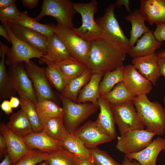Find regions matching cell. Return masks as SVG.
<instances>
[{
	"label": "cell",
	"instance_id": "55",
	"mask_svg": "<svg viewBox=\"0 0 165 165\" xmlns=\"http://www.w3.org/2000/svg\"><path fill=\"white\" fill-rule=\"evenodd\" d=\"M38 165H47L44 162H43L39 164Z\"/></svg>",
	"mask_w": 165,
	"mask_h": 165
},
{
	"label": "cell",
	"instance_id": "25",
	"mask_svg": "<svg viewBox=\"0 0 165 165\" xmlns=\"http://www.w3.org/2000/svg\"><path fill=\"white\" fill-rule=\"evenodd\" d=\"M104 74L103 73L92 74L89 81L80 91L77 103L90 102L98 105V99L100 96L99 86Z\"/></svg>",
	"mask_w": 165,
	"mask_h": 165
},
{
	"label": "cell",
	"instance_id": "54",
	"mask_svg": "<svg viewBox=\"0 0 165 165\" xmlns=\"http://www.w3.org/2000/svg\"><path fill=\"white\" fill-rule=\"evenodd\" d=\"M157 56L159 57H165V51H162L157 53Z\"/></svg>",
	"mask_w": 165,
	"mask_h": 165
},
{
	"label": "cell",
	"instance_id": "41",
	"mask_svg": "<svg viewBox=\"0 0 165 165\" xmlns=\"http://www.w3.org/2000/svg\"><path fill=\"white\" fill-rule=\"evenodd\" d=\"M20 14L15 4L6 8L0 9V20H15Z\"/></svg>",
	"mask_w": 165,
	"mask_h": 165
},
{
	"label": "cell",
	"instance_id": "38",
	"mask_svg": "<svg viewBox=\"0 0 165 165\" xmlns=\"http://www.w3.org/2000/svg\"><path fill=\"white\" fill-rule=\"evenodd\" d=\"M47 65L46 68L47 77L51 84L59 92L62 93L67 81L60 69L54 63L46 61Z\"/></svg>",
	"mask_w": 165,
	"mask_h": 165
},
{
	"label": "cell",
	"instance_id": "12",
	"mask_svg": "<svg viewBox=\"0 0 165 165\" xmlns=\"http://www.w3.org/2000/svg\"><path fill=\"white\" fill-rule=\"evenodd\" d=\"M12 85L17 94L26 96L35 104L38 102L37 94L24 63L9 66L7 72Z\"/></svg>",
	"mask_w": 165,
	"mask_h": 165
},
{
	"label": "cell",
	"instance_id": "43",
	"mask_svg": "<svg viewBox=\"0 0 165 165\" xmlns=\"http://www.w3.org/2000/svg\"><path fill=\"white\" fill-rule=\"evenodd\" d=\"M8 154L7 146L4 137L0 134V156H5Z\"/></svg>",
	"mask_w": 165,
	"mask_h": 165
},
{
	"label": "cell",
	"instance_id": "52",
	"mask_svg": "<svg viewBox=\"0 0 165 165\" xmlns=\"http://www.w3.org/2000/svg\"><path fill=\"white\" fill-rule=\"evenodd\" d=\"M0 165H12V162L8 154L5 156Z\"/></svg>",
	"mask_w": 165,
	"mask_h": 165
},
{
	"label": "cell",
	"instance_id": "5",
	"mask_svg": "<svg viewBox=\"0 0 165 165\" xmlns=\"http://www.w3.org/2000/svg\"><path fill=\"white\" fill-rule=\"evenodd\" d=\"M98 5L96 0H92L88 3H74V9L81 15L82 23L80 27H74L71 30L88 42L102 38L101 29L94 19V14L97 11Z\"/></svg>",
	"mask_w": 165,
	"mask_h": 165
},
{
	"label": "cell",
	"instance_id": "23",
	"mask_svg": "<svg viewBox=\"0 0 165 165\" xmlns=\"http://www.w3.org/2000/svg\"><path fill=\"white\" fill-rule=\"evenodd\" d=\"M162 44V42L156 39L152 31L150 30L137 40L136 45L132 47L128 54L134 58L155 53Z\"/></svg>",
	"mask_w": 165,
	"mask_h": 165
},
{
	"label": "cell",
	"instance_id": "1",
	"mask_svg": "<svg viewBox=\"0 0 165 165\" xmlns=\"http://www.w3.org/2000/svg\"><path fill=\"white\" fill-rule=\"evenodd\" d=\"M90 42L86 66L92 74L113 71L123 66L126 54L101 38Z\"/></svg>",
	"mask_w": 165,
	"mask_h": 165
},
{
	"label": "cell",
	"instance_id": "11",
	"mask_svg": "<svg viewBox=\"0 0 165 165\" xmlns=\"http://www.w3.org/2000/svg\"><path fill=\"white\" fill-rule=\"evenodd\" d=\"M24 65L36 91L38 102L49 100L56 103L57 100L46 76V68L40 67L31 61Z\"/></svg>",
	"mask_w": 165,
	"mask_h": 165
},
{
	"label": "cell",
	"instance_id": "35",
	"mask_svg": "<svg viewBox=\"0 0 165 165\" xmlns=\"http://www.w3.org/2000/svg\"><path fill=\"white\" fill-rule=\"evenodd\" d=\"M21 109L25 114L32 127L33 132H42L43 127L41 124L35 104L24 95L19 94Z\"/></svg>",
	"mask_w": 165,
	"mask_h": 165
},
{
	"label": "cell",
	"instance_id": "33",
	"mask_svg": "<svg viewBox=\"0 0 165 165\" xmlns=\"http://www.w3.org/2000/svg\"><path fill=\"white\" fill-rule=\"evenodd\" d=\"M62 146L81 160L92 159L89 148L73 134L68 135L61 141Z\"/></svg>",
	"mask_w": 165,
	"mask_h": 165
},
{
	"label": "cell",
	"instance_id": "6",
	"mask_svg": "<svg viewBox=\"0 0 165 165\" xmlns=\"http://www.w3.org/2000/svg\"><path fill=\"white\" fill-rule=\"evenodd\" d=\"M10 38L12 46L8 48L5 63L9 66L21 63H28L30 59H40L44 54L33 48L17 38L12 31L8 22L0 20Z\"/></svg>",
	"mask_w": 165,
	"mask_h": 165
},
{
	"label": "cell",
	"instance_id": "48",
	"mask_svg": "<svg viewBox=\"0 0 165 165\" xmlns=\"http://www.w3.org/2000/svg\"><path fill=\"white\" fill-rule=\"evenodd\" d=\"M16 0H0V9L5 8L15 4Z\"/></svg>",
	"mask_w": 165,
	"mask_h": 165
},
{
	"label": "cell",
	"instance_id": "24",
	"mask_svg": "<svg viewBox=\"0 0 165 165\" xmlns=\"http://www.w3.org/2000/svg\"><path fill=\"white\" fill-rule=\"evenodd\" d=\"M9 47L0 41V101L14 96L16 92L13 87L5 64V57Z\"/></svg>",
	"mask_w": 165,
	"mask_h": 165
},
{
	"label": "cell",
	"instance_id": "44",
	"mask_svg": "<svg viewBox=\"0 0 165 165\" xmlns=\"http://www.w3.org/2000/svg\"><path fill=\"white\" fill-rule=\"evenodd\" d=\"M2 110L7 115H9L13 113L12 108L10 105L9 101L5 100L3 101L0 105Z\"/></svg>",
	"mask_w": 165,
	"mask_h": 165
},
{
	"label": "cell",
	"instance_id": "31",
	"mask_svg": "<svg viewBox=\"0 0 165 165\" xmlns=\"http://www.w3.org/2000/svg\"><path fill=\"white\" fill-rule=\"evenodd\" d=\"M92 75L91 72L88 68L80 75L69 81L61 94L76 102L80 91L89 81Z\"/></svg>",
	"mask_w": 165,
	"mask_h": 165
},
{
	"label": "cell",
	"instance_id": "3",
	"mask_svg": "<svg viewBox=\"0 0 165 165\" xmlns=\"http://www.w3.org/2000/svg\"><path fill=\"white\" fill-rule=\"evenodd\" d=\"M115 7L114 4H111L106 9L104 15L96 21L101 29L102 38L119 50L128 53L132 47L115 16Z\"/></svg>",
	"mask_w": 165,
	"mask_h": 165
},
{
	"label": "cell",
	"instance_id": "49",
	"mask_svg": "<svg viewBox=\"0 0 165 165\" xmlns=\"http://www.w3.org/2000/svg\"><path fill=\"white\" fill-rule=\"evenodd\" d=\"M121 165H141L137 161L133 159L129 158L125 156Z\"/></svg>",
	"mask_w": 165,
	"mask_h": 165
},
{
	"label": "cell",
	"instance_id": "32",
	"mask_svg": "<svg viewBox=\"0 0 165 165\" xmlns=\"http://www.w3.org/2000/svg\"><path fill=\"white\" fill-rule=\"evenodd\" d=\"M82 160L62 146L49 153L44 162L47 165H80Z\"/></svg>",
	"mask_w": 165,
	"mask_h": 165
},
{
	"label": "cell",
	"instance_id": "28",
	"mask_svg": "<svg viewBox=\"0 0 165 165\" xmlns=\"http://www.w3.org/2000/svg\"><path fill=\"white\" fill-rule=\"evenodd\" d=\"M6 125L13 133L23 138L33 132L28 118L21 109L11 115Z\"/></svg>",
	"mask_w": 165,
	"mask_h": 165
},
{
	"label": "cell",
	"instance_id": "53",
	"mask_svg": "<svg viewBox=\"0 0 165 165\" xmlns=\"http://www.w3.org/2000/svg\"><path fill=\"white\" fill-rule=\"evenodd\" d=\"M80 165H96L92 159H86L82 160Z\"/></svg>",
	"mask_w": 165,
	"mask_h": 165
},
{
	"label": "cell",
	"instance_id": "37",
	"mask_svg": "<svg viewBox=\"0 0 165 165\" xmlns=\"http://www.w3.org/2000/svg\"><path fill=\"white\" fill-rule=\"evenodd\" d=\"M42 131L52 139L60 141L63 140L69 133L65 127L63 116L49 120L43 127Z\"/></svg>",
	"mask_w": 165,
	"mask_h": 165
},
{
	"label": "cell",
	"instance_id": "47",
	"mask_svg": "<svg viewBox=\"0 0 165 165\" xmlns=\"http://www.w3.org/2000/svg\"><path fill=\"white\" fill-rule=\"evenodd\" d=\"M21 1L24 6L29 9L35 8L38 3V0H21Z\"/></svg>",
	"mask_w": 165,
	"mask_h": 165
},
{
	"label": "cell",
	"instance_id": "40",
	"mask_svg": "<svg viewBox=\"0 0 165 165\" xmlns=\"http://www.w3.org/2000/svg\"><path fill=\"white\" fill-rule=\"evenodd\" d=\"M89 149L92 160L96 165H121L106 152L97 147Z\"/></svg>",
	"mask_w": 165,
	"mask_h": 165
},
{
	"label": "cell",
	"instance_id": "16",
	"mask_svg": "<svg viewBox=\"0 0 165 165\" xmlns=\"http://www.w3.org/2000/svg\"><path fill=\"white\" fill-rule=\"evenodd\" d=\"M0 134L5 138L7 145L8 154L12 165H15L24 155L30 150L25 144L23 138L13 133L3 122L0 124Z\"/></svg>",
	"mask_w": 165,
	"mask_h": 165
},
{
	"label": "cell",
	"instance_id": "39",
	"mask_svg": "<svg viewBox=\"0 0 165 165\" xmlns=\"http://www.w3.org/2000/svg\"><path fill=\"white\" fill-rule=\"evenodd\" d=\"M49 153L37 149H31L15 165H36L44 162Z\"/></svg>",
	"mask_w": 165,
	"mask_h": 165
},
{
	"label": "cell",
	"instance_id": "19",
	"mask_svg": "<svg viewBox=\"0 0 165 165\" xmlns=\"http://www.w3.org/2000/svg\"><path fill=\"white\" fill-rule=\"evenodd\" d=\"M98 102L100 112L95 123L104 133L115 139L117 136L116 123L110 104L101 96Z\"/></svg>",
	"mask_w": 165,
	"mask_h": 165
},
{
	"label": "cell",
	"instance_id": "9",
	"mask_svg": "<svg viewBox=\"0 0 165 165\" xmlns=\"http://www.w3.org/2000/svg\"><path fill=\"white\" fill-rule=\"evenodd\" d=\"M156 135L145 129L130 130L117 137L116 147L125 155L137 153L147 147Z\"/></svg>",
	"mask_w": 165,
	"mask_h": 165
},
{
	"label": "cell",
	"instance_id": "36",
	"mask_svg": "<svg viewBox=\"0 0 165 165\" xmlns=\"http://www.w3.org/2000/svg\"><path fill=\"white\" fill-rule=\"evenodd\" d=\"M125 67L123 65L115 70L104 74L99 86L100 96H105L110 92L116 84L123 81Z\"/></svg>",
	"mask_w": 165,
	"mask_h": 165
},
{
	"label": "cell",
	"instance_id": "46",
	"mask_svg": "<svg viewBox=\"0 0 165 165\" xmlns=\"http://www.w3.org/2000/svg\"><path fill=\"white\" fill-rule=\"evenodd\" d=\"M158 64L161 75L165 77V57H158Z\"/></svg>",
	"mask_w": 165,
	"mask_h": 165
},
{
	"label": "cell",
	"instance_id": "42",
	"mask_svg": "<svg viewBox=\"0 0 165 165\" xmlns=\"http://www.w3.org/2000/svg\"><path fill=\"white\" fill-rule=\"evenodd\" d=\"M153 34L158 41H165V24L157 25Z\"/></svg>",
	"mask_w": 165,
	"mask_h": 165
},
{
	"label": "cell",
	"instance_id": "4",
	"mask_svg": "<svg viewBox=\"0 0 165 165\" xmlns=\"http://www.w3.org/2000/svg\"><path fill=\"white\" fill-rule=\"evenodd\" d=\"M58 96L63 104L64 124L68 132L73 134L80 125L99 108L98 105L87 102L78 103L64 96Z\"/></svg>",
	"mask_w": 165,
	"mask_h": 165
},
{
	"label": "cell",
	"instance_id": "14",
	"mask_svg": "<svg viewBox=\"0 0 165 165\" xmlns=\"http://www.w3.org/2000/svg\"><path fill=\"white\" fill-rule=\"evenodd\" d=\"M123 82L129 91L136 97L147 95L152 89V83L141 75L133 65L125 66Z\"/></svg>",
	"mask_w": 165,
	"mask_h": 165
},
{
	"label": "cell",
	"instance_id": "30",
	"mask_svg": "<svg viewBox=\"0 0 165 165\" xmlns=\"http://www.w3.org/2000/svg\"><path fill=\"white\" fill-rule=\"evenodd\" d=\"M54 63L62 73L67 82L80 75L88 69L86 64L72 57Z\"/></svg>",
	"mask_w": 165,
	"mask_h": 165
},
{
	"label": "cell",
	"instance_id": "21",
	"mask_svg": "<svg viewBox=\"0 0 165 165\" xmlns=\"http://www.w3.org/2000/svg\"><path fill=\"white\" fill-rule=\"evenodd\" d=\"M162 151H165V138L158 137L141 151L125 156L136 160L141 165H156L157 157Z\"/></svg>",
	"mask_w": 165,
	"mask_h": 165
},
{
	"label": "cell",
	"instance_id": "17",
	"mask_svg": "<svg viewBox=\"0 0 165 165\" xmlns=\"http://www.w3.org/2000/svg\"><path fill=\"white\" fill-rule=\"evenodd\" d=\"M141 15L150 25L165 24V0H141Z\"/></svg>",
	"mask_w": 165,
	"mask_h": 165
},
{
	"label": "cell",
	"instance_id": "18",
	"mask_svg": "<svg viewBox=\"0 0 165 165\" xmlns=\"http://www.w3.org/2000/svg\"><path fill=\"white\" fill-rule=\"evenodd\" d=\"M157 54L133 58L131 62L140 74L153 85H156L161 75Z\"/></svg>",
	"mask_w": 165,
	"mask_h": 165
},
{
	"label": "cell",
	"instance_id": "2",
	"mask_svg": "<svg viewBox=\"0 0 165 165\" xmlns=\"http://www.w3.org/2000/svg\"><path fill=\"white\" fill-rule=\"evenodd\" d=\"M138 116L148 131L156 135L165 132V109L157 101L152 102L147 95L136 96L133 101Z\"/></svg>",
	"mask_w": 165,
	"mask_h": 165
},
{
	"label": "cell",
	"instance_id": "29",
	"mask_svg": "<svg viewBox=\"0 0 165 165\" xmlns=\"http://www.w3.org/2000/svg\"><path fill=\"white\" fill-rule=\"evenodd\" d=\"M125 19L130 21L131 24L130 37L129 40L132 47L142 35L150 30L145 25V20L140 14L139 9H134L131 13L126 16Z\"/></svg>",
	"mask_w": 165,
	"mask_h": 165
},
{
	"label": "cell",
	"instance_id": "15",
	"mask_svg": "<svg viewBox=\"0 0 165 165\" xmlns=\"http://www.w3.org/2000/svg\"><path fill=\"white\" fill-rule=\"evenodd\" d=\"M7 22L12 31L17 38L44 55L46 54L47 37L14 23Z\"/></svg>",
	"mask_w": 165,
	"mask_h": 165
},
{
	"label": "cell",
	"instance_id": "26",
	"mask_svg": "<svg viewBox=\"0 0 165 165\" xmlns=\"http://www.w3.org/2000/svg\"><path fill=\"white\" fill-rule=\"evenodd\" d=\"M3 20L14 23L39 32L47 37L54 33L56 26L53 23L44 24L40 23L35 18L29 17L27 11L20 12V16L15 20Z\"/></svg>",
	"mask_w": 165,
	"mask_h": 165
},
{
	"label": "cell",
	"instance_id": "34",
	"mask_svg": "<svg viewBox=\"0 0 165 165\" xmlns=\"http://www.w3.org/2000/svg\"><path fill=\"white\" fill-rule=\"evenodd\" d=\"M103 97L110 104L116 105L133 101L136 97L127 89L123 81L116 84Z\"/></svg>",
	"mask_w": 165,
	"mask_h": 165
},
{
	"label": "cell",
	"instance_id": "27",
	"mask_svg": "<svg viewBox=\"0 0 165 165\" xmlns=\"http://www.w3.org/2000/svg\"><path fill=\"white\" fill-rule=\"evenodd\" d=\"M35 105L43 129L47 122L51 119L63 116V108L51 100H44L37 102Z\"/></svg>",
	"mask_w": 165,
	"mask_h": 165
},
{
	"label": "cell",
	"instance_id": "13",
	"mask_svg": "<svg viewBox=\"0 0 165 165\" xmlns=\"http://www.w3.org/2000/svg\"><path fill=\"white\" fill-rule=\"evenodd\" d=\"M78 137L88 148L97 147L113 139L101 130L94 121L89 120L80 126L73 134Z\"/></svg>",
	"mask_w": 165,
	"mask_h": 165
},
{
	"label": "cell",
	"instance_id": "8",
	"mask_svg": "<svg viewBox=\"0 0 165 165\" xmlns=\"http://www.w3.org/2000/svg\"><path fill=\"white\" fill-rule=\"evenodd\" d=\"M54 33L64 43L71 56L86 65L90 54V42L83 39L71 29L58 22Z\"/></svg>",
	"mask_w": 165,
	"mask_h": 165
},
{
	"label": "cell",
	"instance_id": "20",
	"mask_svg": "<svg viewBox=\"0 0 165 165\" xmlns=\"http://www.w3.org/2000/svg\"><path fill=\"white\" fill-rule=\"evenodd\" d=\"M46 48V53L39 61L40 64L46 61L58 62L72 57L64 43L55 33L47 37Z\"/></svg>",
	"mask_w": 165,
	"mask_h": 165
},
{
	"label": "cell",
	"instance_id": "56",
	"mask_svg": "<svg viewBox=\"0 0 165 165\" xmlns=\"http://www.w3.org/2000/svg\"><path fill=\"white\" fill-rule=\"evenodd\" d=\"M163 101H164V102L165 103V97H164V99H163Z\"/></svg>",
	"mask_w": 165,
	"mask_h": 165
},
{
	"label": "cell",
	"instance_id": "7",
	"mask_svg": "<svg viewBox=\"0 0 165 165\" xmlns=\"http://www.w3.org/2000/svg\"><path fill=\"white\" fill-rule=\"evenodd\" d=\"M74 5L68 0H44L40 13L35 19L38 21L45 16H51L57 22L72 29L74 28L73 19L77 13Z\"/></svg>",
	"mask_w": 165,
	"mask_h": 165
},
{
	"label": "cell",
	"instance_id": "51",
	"mask_svg": "<svg viewBox=\"0 0 165 165\" xmlns=\"http://www.w3.org/2000/svg\"><path fill=\"white\" fill-rule=\"evenodd\" d=\"M0 35L4 38L9 43L11 41L8 33L3 25H0Z\"/></svg>",
	"mask_w": 165,
	"mask_h": 165
},
{
	"label": "cell",
	"instance_id": "22",
	"mask_svg": "<svg viewBox=\"0 0 165 165\" xmlns=\"http://www.w3.org/2000/svg\"><path fill=\"white\" fill-rule=\"evenodd\" d=\"M23 139L30 150L37 149L50 153L62 147L61 141L52 139L43 131L32 132Z\"/></svg>",
	"mask_w": 165,
	"mask_h": 165
},
{
	"label": "cell",
	"instance_id": "50",
	"mask_svg": "<svg viewBox=\"0 0 165 165\" xmlns=\"http://www.w3.org/2000/svg\"><path fill=\"white\" fill-rule=\"evenodd\" d=\"M10 103L12 108H16L20 105V100L17 97L12 96L10 98Z\"/></svg>",
	"mask_w": 165,
	"mask_h": 165
},
{
	"label": "cell",
	"instance_id": "45",
	"mask_svg": "<svg viewBox=\"0 0 165 165\" xmlns=\"http://www.w3.org/2000/svg\"><path fill=\"white\" fill-rule=\"evenodd\" d=\"M130 1L129 0H118L114 4L115 6H117L118 8H121L123 5L125 7L127 11L130 14L131 12L130 7Z\"/></svg>",
	"mask_w": 165,
	"mask_h": 165
},
{
	"label": "cell",
	"instance_id": "10",
	"mask_svg": "<svg viewBox=\"0 0 165 165\" xmlns=\"http://www.w3.org/2000/svg\"><path fill=\"white\" fill-rule=\"evenodd\" d=\"M110 105L120 135L131 130L145 129L133 101L121 105Z\"/></svg>",
	"mask_w": 165,
	"mask_h": 165
}]
</instances>
